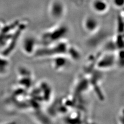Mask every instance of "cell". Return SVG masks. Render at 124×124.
<instances>
[{
    "label": "cell",
    "instance_id": "6da1fadb",
    "mask_svg": "<svg viewBox=\"0 0 124 124\" xmlns=\"http://www.w3.org/2000/svg\"><path fill=\"white\" fill-rule=\"evenodd\" d=\"M68 33V28L65 24H60L45 31L42 34L41 41L44 46H48L65 39Z\"/></svg>",
    "mask_w": 124,
    "mask_h": 124
},
{
    "label": "cell",
    "instance_id": "7a4b0ae2",
    "mask_svg": "<svg viewBox=\"0 0 124 124\" xmlns=\"http://www.w3.org/2000/svg\"><path fill=\"white\" fill-rule=\"evenodd\" d=\"M66 6L62 0H52L48 6L49 16L54 21L63 19L66 14Z\"/></svg>",
    "mask_w": 124,
    "mask_h": 124
},
{
    "label": "cell",
    "instance_id": "3957f363",
    "mask_svg": "<svg viewBox=\"0 0 124 124\" xmlns=\"http://www.w3.org/2000/svg\"><path fill=\"white\" fill-rule=\"evenodd\" d=\"M116 63V54L113 52H108L99 56L96 62L95 65L100 70H102L111 68Z\"/></svg>",
    "mask_w": 124,
    "mask_h": 124
},
{
    "label": "cell",
    "instance_id": "277c9868",
    "mask_svg": "<svg viewBox=\"0 0 124 124\" xmlns=\"http://www.w3.org/2000/svg\"><path fill=\"white\" fill-rule=\"evenodd\" d=\"M82 26L85 32L90 35L94 34L100 30L99 21L92 15H88L83 19Z\"/></svg>",
    "mask_w": 124,
    "mask_h": 124
},
{
    "label": "cell",
    "instance_id": "5b68a950",
    "mask_svg": "<svg viewBox=\"0 0 124 124\" xmlns=\"http://www.w3.org/2000/svg\"><path fill=\"white\" fill-rule=\"evenodd\" d=\"M37 40L36 38L32 35L25 37L22 42V49L27 55H32L36 52Z\"/></svg>",
    "mask_w": 124,
    "mask_h": 124
},
{
    "label": "cell",
    "instance_id": "8992f818",
    "mask_svg": "<svg viewBox=\"0 0 124 124\" xmlns=\"http://www.w3.org/2000/svg\"><path fill=\"white\" fill-rule=\"evenodd\" d=\"M91 7L95 13L103 15L108 11L109 4L106 0H93Z\"/></svg>",
    "mask_w": 124,
    "mask_h": 124
},
{
    "label": "cell",
    "instance_id": "52a82bcc",
    "mask_svg": "<svg viewBox=\"0 0 124 124\" xmlns=\"http://www.w3.org/2000/svg\"><path fill=\"white\" fill-rule=\"evenodd\" d=\"M66 54H61L54 55L52 60V65L53 67L55 70H61L66 68L68 64V61L70 60L69 58Z\"/></svg>",
    "mask_w": 124,
    "mask_h": 124
},
{
    "label": "cell",
    "instance_id": "ba28073f",
    "mask_svg": "<svg viewBox=\"0 0 124 124\" xmlns=\"http://www.w3.org/2000/svg\"><path fill=\"white\" fill-rule=\"evenodd\" d=\"M66 119L65 123L66 124H83L84 123L80 114L77 112L71 113Z\"/></svg>",
    "mask_w": 124,
    "mask_h": 124
},
{
    "label": "cell",
    "instance_id": "9c48e42d",
    "mask_svg": "<svg viewBox=\"0 0 124 124\" xmlns=\"http://www.w3.org/2000/svg\"><path fill=\"white\" fill-rule=\"evenodd\" d=\"M112 3L113 6L117 9H123L124 0H112Z\"/></svg>",
    "mask_w": 124,
    "mask_h": 124
},
{
    "label": "cell",
    "instance_id": "30bf717a",
    "mask_svg": "<svg viewBox=\"0 0 124 124\" xmlns=\"http://www.w3.org/2000/svg\"><path fill=\"white\" fill-rule=\"evenodd\" d=\"M83 124H97L95 122H93L92 121H89V122H84Z\"/></svg>",
    "mask_w": 124,
    "mask_h": 124
}]
</instances>
